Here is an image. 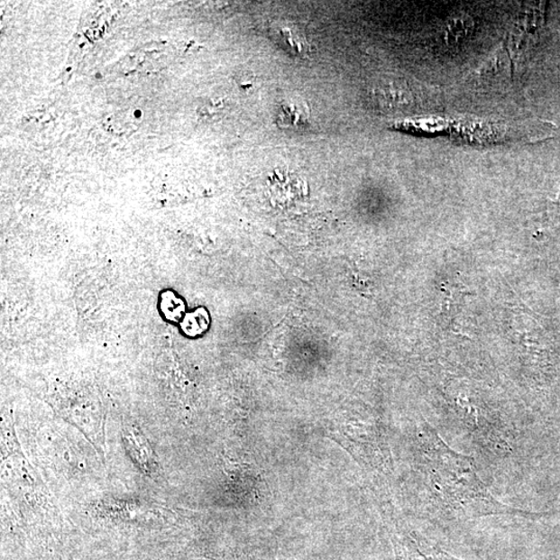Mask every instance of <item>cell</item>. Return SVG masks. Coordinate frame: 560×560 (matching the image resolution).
<instances>
[{"instance_id": "obj_3", "label": "cell", "mask_w": 560, "mask_h": 560, "mask_svg": "<svg viewBox=\"0 0 560 560\" xmlns=\"http://www.w3.org/2000/svg\"><path fill=\"white\" fill-rule=\"evenodd\" d=\"M308 113L306 106L298 102L283 103L280 113L279 121L281 126L303 127L308 121Z\"/></svg>"}, {"instance_id": "obj_1", "label": "cell", "mask_w": 560, "mask_h": 560, "mask_svg": "<svg viewBox=\"0 0 560 560\" xmlns=\"http://www.w3.org/2000/svg\"><path fill=\"white\" fill-rule=\"evenodd\" d=\"M419 454L431 511L464 520L492 515H529L498 501L477 474L474 460L453 451L430 426L420 431Z\"/></svg>"}, {"instance_id": "obj_2", "label": "cell", "mask_w": 560, "mask_h": 560, "mask_svg": "<svg viewBox=\"0 0 560 560\" xmlns=\"http://www.w3.org/2000/svg\"><path fill=\"white\" fill-rule=\"evenodd\" d=\"M400 547L403 551L402 560H460L417 535L405 537Z\"/></svg>"}, {"instance_id": "obj_5", "label": "cell", "mask_w": 560, "mask_h": 560, "mask_svg": "<svg viewBox=\"0 0 560 560\" xmlns=\"http://www.w3.org/2000/svg\"><path fill=\"white\" fill-rule=\"evenodd\" d=\"M177 301L178 299L176 297L171 294L172 306H170L169 299L166 298L165 295H163L161 298V309L164 311V315L168 317V319H177L178 317H179L176 311H178V308L183 310V304L181 301H179L176 304Z\"/></svg>"}, {"instance_id": "obj_4", "label": "cell", "mask_w": 560, "mask_h": 560, "mask_svg": "<svg viewBox=\"0 0 560 560\" xmlns=\"http://www.w3.org/2000/svg\"><path fill=\"white\" fill-rule=\"evenodd\" d=\"M280 44L288 46V50L294 53L302 54L306 52L307 43L298 31L290 29L289 26H281L278 30Z\"/></svg>"}, {"instance_id": "obj_6", "label": "cell", "mask_w": 560, "mask_h": 560, "mask_svg": "<svg viewBox=\"0 0 560 560\" xmlns=\"http://www.w3.org/2000/svg\"><path fill=\"white\" fill-rule=\"evenodd\" d=\"M142 114L141 110H135L134 115H135L136 117H141V116H142Z\"/></svg>"}]
</instances>
